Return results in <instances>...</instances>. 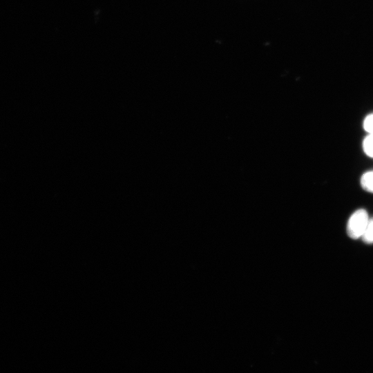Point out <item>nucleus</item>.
Returning a JSON list of instances; mask_svg holds the SVG:
<instances>
[{
	"label": "nucleus",
	"instance_id": "f257e3e1",
	"mask_svg": "<svg viewBox=\"0 0 373 373\" xmlns=\"http://www.w3.org/2000/svg\"><path fill=\"white\" fill-rule=\"evenodd\" d=\"M370 218L365 209H358L354 212L347 224V233L350 238L358 239L362 238Z\"/></svg>",
	"mask_w": 373,
	"mask_h": 373
},
{
	"label": "nucleus",
	"instance_id": "f03ea898",
	"mask_svg": "<svg viewBox=\"0 0 373 373\" xmlns=\"http://www.w3.org/2000/svg\"><path fill=\"white\" fill-rule=\"evenodd\" d=\"M361 184L365 190L373 193V171H367L362 175Z\"/></svg>",
	"mask_w": 373,
	"mask_h": 373
},
{
	"label": "nucleus",
	"instance_id": "20e7f679",
	"mask_svg": "<svg viewBox=\"0 0 373 373\" xmlns=\"http://www.w3.org/2000/svg\"><path fill=\"white\" fill-rule=\"evenodd\" d=\"M363 147L366 155L373 157V133H369L365 138Z\"/></svg>",
	"mask_w": 373,
	"mask_h": 373
},
{
	"label": "nucleus",
	"instance_id": "7ed1b4c3",
	"mask_svg": "<svg viewBox=\"0 0 373 373\" xmlns=\"http://www.w3.org/2000/svg\"><path fill=\"white\" fill-rule=\"evenodd\" d=\"M365 243H373V218H370L361 238Z\"/></svg>",
	"mask_w": 373,
	"mask_h": 373
},
{
	"label": "nucleus",
	"instance_id": "39448f33",
	"mask_svg": "<svg viewBox=\"0 0 373 373\" xmlns=\"http://www.w3.org/2000/svg\"><path fill=\"white\" fill-rule=\"evenodd\" d=\"M363 128L368 133H373V113L365 118Z\"/></svg>",
	"mask_w": 373,
	"mask_h": 373
}]
</instances>
